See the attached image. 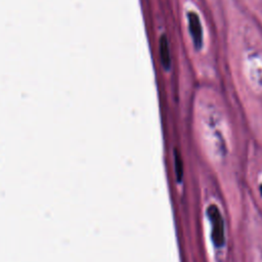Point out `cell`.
<instances>
[{"mask_svg":"<svg viewBox=\"0 0 262 262\" xmlns=\"http://www.w3.org/2000/svg\"><path fill=\"white\" fill-rule=\"evenodd\" d=\"M206 135L212 146L214 155L219 158H223L227 154V145L222 130L221 124L216 120V117L206 118Z\"/></svg>","mask_w":262,"mask_h":262,"instance_id":"cell-1","label":"cell"},{"mask_svg":"<svg viewBox=\"0 0 262 262\" xmlns=\"http://www.w3.org/2000/svg\"><path fill=\"white\" fill-rule=\"evenodd\" d=\"M206 215L211 224V236L216 248H220L225 242L224 221L219 208L216 205H209L206 210Z\"/></svg>","mask_w":262,"mask_h":262,"instance_id":"cell-2","label":"cell"},{"mask_svg":"<svg viewBox=\"0 0 262 262\" xmlns=\"http://www.w3.org/2000/svg\"><path fill=\"white\" fill-rule=\"evenodd\" d=\"M187 19H188V29L193 41V45L195 49L200 50L203 46V30H202L199 15L193 11H189L187 13Z\"/></svg>","mask_w":262,"mask_h":262,"instance_id":"cell-3","label":"cell"},{"mask_svg":"<svg viewBox=\"0 0 262 262\" xmlns=\"http://www.w3.org/2000/svg\"><path fill=\"white\" fill-rule=\"evenodd\" d=\"M160 52H161V58L162 62L165 68H169L170 66V53H169V46L168 42L165 36L162 37L160 41Z\"/></svg>","mask_w":262,"mask_h":262,"instance_id":"cell-4","label":"cell"},{"mask_svg":"<svg viewBox=\"0 0 262 262\" xmlns=\"http://www.w3.org/2000/svg\"><path fill=\"white\" fill-rule=\"evenodd\" d=\"M259 189H260V192H261V195H262V183H261V185H260Z\"/></svg>","mask_w":262,"mask_h":262,"instance_id":"cell-5","label":"cell"}]
</instances>
